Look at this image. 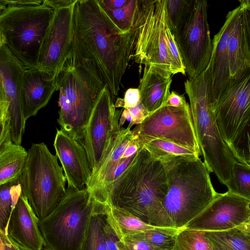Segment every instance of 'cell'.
Here are the masks:
<instances>
[{"label": "cell", "mask_w": 250, "mask_h": 250, "mask_svg": "<svg viewBox=\"0 0 250 250\" xmlns=\"http://www.w3.org/2000/svg\"><path fill=\"white\" fill-rule=\"evenodd\" d=\"M73 10L72 50L92 65L112 95H117L134 53L136 25L122 33L97 0H75Z\"/></svg>", "instance_id": "1"}, {"label": "cell", "mask_w": 250, "mask_h": 250, "mask_svg": "<svg viewBox=\"0 0 250 250\" xmlns=\"http://www.w3.org/2000/svg\"><path fill=\"white\" fill-rule=\"evenodd\" d=\"M167 191L163 164L143 146L110 187L106 204L127 211L151 225L172 228L162 204Z\"/></svg>", "instance_id": "2"}, {"label": "cell", "mask_w": 250, "mask_h": 250, "mask_svg": "<svg viewBox=\"0 0 250 250\" xmlns=\"http://www.w3.org/2000/svg\"><path fill=\"white\" fill-rule=\"evenodd\" d=\"M168 191L162 204L172 227L183 229L220 194L214 189L209 169L199 157L163 158Z\"/></svg>", "instance_id": "3"}, {"label": "cell", "mask_w": 250, "mask_h": 250, "mask_svg": "<svg viewBox=\"0 0 250 250\" xmlns=\"http://www.w3.org/2000/svg\"><path fill=\"white\" fill-rule=\"evenodd\" d=\"M59 91L58 123L61 129L82 144L95 104L105 86L96 70L71 49L56 76Z\"/></svg>", "instance_id": "4"}, {"label": "cell", "mask_w": 250, "mask_h": 250, "mask_svg": "<svg viewBox=\"0 0 250 250\" xmlns=\"http://www.w3.org/2000/svg\"><path fill=\"white\" fill-rule=\"evenodd\" d=\"M190 101L194 128L204 162L219 182L227 186L237 161L220 132L213 109L209 67L184 83Z\"/></svg>", "instance_id": "5"}, {"label": "cell", "mask_w": 250, "mask_h": 250, "mask_svg": "<svg viewBox=\"0 0 250 250\" xmlns=\"http://www.w3.org/2000/svg\"><path fill=\"white\" fill-rule=\"evenodd\" d=\"M55 11L43 3L0 12V45L27 69L37 68L41 45Z\"/></svg>", "instance_id": "6"}, {"label": "cell", "mask_w": 250, "mask_h": 250, "mask_svg": "<svg viewBox=\"0 0 250 250\" xmlns=\"http://www.w3.org/2000/svg\"><path fill=\"white\" fill-rule=\"evenodd\" d=\"M43 143H32L19 183L39 220L48 216L66 192L63 168Z\"/></svg>", "instance_id": "7"}, {"label": "cell", "mask_w": 250, "mask_h": 250, "mask_svg": "<svg viewBox=\"0 0 250 250\" xmlns=\"http://www.w3.org/2000/svg\"><path fill=\"white\" fill-rule=\"evenodd\" d=\"M96 200L87 188L66 192L55 209L39 220L43 250H81Z\"/></svg>", "instance_id": "8"}, {"label": "cell", "mask_w": 250, "mask_h": 250, "mask_svg": "<svg viewBox=\"0 0 250 250\" xmlns=\"http://www.w3.org/2000/svg\"><path fill=\"white\" fill-rule=\"evenodd\" d=\"M135 25L137 34L132 56L135 62L154 65L171 73L166 36V0H141Z\"/></svg>", "instance_id": "9"}, {"label": "cell", "mask_w": 250, "mask_h": 250, "mask_svg": "<svg viewBox=\"0 0 250 250\" xmlns=\"http://www.w3.org/2000/svg\"><path fill=\"white\" fill-rule=\"evenodd\" d=\"M27 69L4 45H0V143L8 139L21 145L25 120L21 94V76Z\"/></svg>", "instance_id": "10"}, {"label": "cell", "mask_w": 250, "mask_h": 250, "mask_svg": "<svg viewBox=\"0 0 250 250\" xmlns=\"http://www.w3.org/2000/svg\"><path fill=\"white\" fill-rule=\"evenodd\" d=\"M131 131L142 146L152 140L162 139L201 155L188 103L178 107L166 104L149 114Z\"/></svg>", "instance_id": "11"}, {"label": "cell", "mask_w": 250, "mask_h": 250, "mask_svg": "<svg viewBox=\"0 0 250 250\" xmlns=\"http://www.w3.org/2000/svg\"><path fill=\"white\" fill-rule=\"evenodd\" d=\"M208 4L205 0H194L186 24L174 37L186 73L191 79L207 67L212 51V41L208 21Z\"/></svg>", "instance_id": "12"}, {"label": "cell", "mask_w": 250, "mask_h": 250, "mask_svg": "<svg viewBox=\"0 0 250 250\" xmlns=\"http://www.w3.org/2000/svg\"><path fill=\"white\" fill-rule=\"evenodd\" d=\"M213 109L222 137L229 146L250 112V66L231 77Z\"/></svg>", "instance_id": "13"}, {"label": "cell", "mask_w": 250, "mask_h": 250, "mask_svg": "<svg viewBox=\"0 0 250 250\" xmlns=\"http://www.w3.org/2000/svg\"><path fill=\"white\" fill-rule=\"evenodd\" d=\"M113 95L106 85L100 93L86 125L82 143L92 172L101 161L112 137L121 127L122 110H117Z\"/></svg>", "instance_id": "14"}, {"label": "cell", "mask_w": 250, "mask_h": 250, "mask_svg": "<svg viewBox=\"0 0 250 250\" xmlns=\"http://www.w3.org/2000/svg\"><path fill=\"white\" fill-rule=\"evenodd\" d=\"M73 4L55 10L41 45L37 68L57 71L68 57L73 39Z\"/></svg>", "instance_id": "15"}, {"label": "cell", "mask_w": 250, "mask_h": 250, "mask_svg": "<svg viewBox=\"0 0 250 250\" xmlns=\"http://www.w3.org/2000/svg\"><path fill=\"white\" fill-rule=\"evenodd\" d=\"M250 217V201L227 191L220 193L185 228L205 231H219L236 228Z\"/></svg>", "instance_id": "16"}, {"label": "cell", "mask_w": 250, "mask_h": 250, "mask_svg": "<svg viewBox=\"0 0 250 250\" xmlns=\"http://www.w3.org/2000/svg\"><path fill=\"white\" fill-rule=\"evenodd\" d=\"M53 146L67 182V187L81 190L86 188L92 174L83 145L62 129H57Z\"/></svg>", "instance_id": "17"}, {"label": "cell", "mask_w": 250, "mask_h": 250, "mask_svg": "<svg viewBox=\"0 0 250 250\" xmlns=\"http://www.w3.org/2000/svg\"><path fill=\"white\" fill-rule=\"evenodd\" d=\"M131 128L120 127L114 134L103 158L94 170L86 186L94 199L106 204L107 191L111 178L118 166L125 150L134 138Z\"/></svg>", "instance_id": "18"}, {"label": "cell", "mask_w": 250, "mask_h": 250, "mask_svg": "<svg viewBox=\"0 0 250 250\" xmlns=\"http://www.w3.org/2000/svg\"><path fill=\"white\" fill-rule=\"evenodd\" d=\"M57 71L27 69L21 81V94L25 120L35 116L48 103L56 90Z\"/></svg>", "instance_id": "19"}, {"label": "cell", "mask_w": 250, "mask_h": 250, "mask_svg": "<svg viewBox=\"0 0 250 250\" xmlns=\"http://www.w3.org/2000/svg\"><path fill=\"white\" fill-rule=\"evenodd\" d=\"M39 220L27 198L21 193L10 215L5 234L23 247L43 250L44 241Z\"/></svg>", "instance_id": "20"}, {"label": "cell", "mask_w": 250, "mask_h": 250, "mask_svg": "<svg viewBox=\"0 0 250 250\" xmlns=\"http://www.w3.org/2000/svg\"><path fill=\"white\" fill-rule=\"evenodd\" d=\"M236 11L235 8L228 12L224 25L212 40V51L208 66L213 103L219 98L230 78L228 45Z\"/></svg>", "instance_id": "21"}, {"label": "cell", "mask_w": 250, "mask_h": 250, "mask_svg": "<svg viewBox=\"0 0 250 250\" xmlns=\"http://www.w3.org/2000/svg\"><path fill=\"white\" fill-rule=\"evenodd\" d=\"M172 73L154 65H145L139 89L140 103L149 114L166 104Z\"/></svg>", "instance_id": "22"}, {"label": "cell", "mask_w": 250, "mask_h": 250, "mask_svg": "<svg viewBox=\"0 0 250 250\" xmlns=\"http://www.w3.org/2000/svg\"><path fill=\"white\" fill-rule=\"evenodd\" d=\"M236 8L228 45L230 78L250 66V54L246 37L242 10L240 5Z\"/></svg>", "instance_id": "23"}, {"label": "cell", "mask_w": 250, "mask_h": 250, "mask_svg": "<svg viewBox=\"0 0 250 250\" xmlns=\"http://www.w3.org/2000/svg\"><path fill=\"white\" fill-rule=\"evenodd\" d=\"M28 157V151L10 139L0 143V185L19 180Z\"/></svg>", "instance_id": "24"}, {"label": "cell", "mask_w": 250, "mask_h": 250, "mask_svg": "<svg viewBox=\"0 0 250 250\" xmlns=\"http://www.w3.org/2000/svg\"><path fill=\"white\" fill-rule=\"evenodd\" d=\"M105 204L107 219L120 240L144 231L163 228L148 224L127 211Z\"/></svg>", "instance_id": "25"}, {"label": "cell", "mask_w": 250, "mask_h": 250, "mask_svg": "<svg viewBox=\"0 0 250 250\" xmlns=\"http://www.w3.org/2000/svg\"><path fill=\"white\" fill-rule=\"evenodd\" d=\"M105 212L106 204L96 201L81 250H108L103 235Z\"/></svg>", "instance_id": "26"}, {"label": "cell", "mask_w": 250, "mask_h": 250, "mask_svg": "<svg viewBox=\"0 0 250 250\" xmlns=\"http://www.w3.org/2000/svg\"><path fill=\"white\" fill-rule=\"evenodd\" d=\"M141 5V0H128L121 8L102 9L117 28L122 33H125L134 29Z\"/></svg>", "instance_id": "27"}, {"label": "cell", "mask_w": 250, "mask_h": 250, "mask_svg": "<svg viewBox=\"0 0 250 250\" xmlns=\"http://www.w3.org/2000/svg\"><path fill=\"white\" fill-rule=\"evenodd\" d=\"M143 146L154 158L159 160L178 156L199 157L200 156L192 150L162 139L152 140L144 143Z\"/></svg>", "instance_id": "28"}, {"label": "cell", "mask_w": 250, "mask_h": 250, "mask_svg": "<svg viewBox=\"0 0 250 250\" xmlns=\"http://www.w3.org/2000/svg\"><path fill=\"white\" fill-rule=\"evenodd\" d=\"M19 181L0 185V230L4 233L11 213L21 193Z\"/></svg>", "instance_id": "29"}, {"label": "cell", "mask_w": 250, "mask_h": 250, "mask_svg": "<svg viewBox=\"0 0 250 250\" xmlns=\"http://www.w3.org/2000/svg\"><path fill=\"white\" fill-rule=\"evenodd\" d=\"M166 2L167 25L174 37L186 24L194 0H166Z\"/></svg>", "instance_id": "30"}, {"label": "cell", "mask_w": 250, "mask_h": 250, "mask_svg": "<svg viewBox=\"0 0 250 250\" xmlns=\"http://www.w3.org/2000/svg\"><path fill=\"white\" fill-rule=\"evenodd\" d=\"M210 240L219 243L232 250H250V233L235 228L219 231H205Z\"/></svg>", "instance_id": "31"}, {"label": "cell", "mask_w": 250, "mask_h": 250, "mask_svg": "<svg viewBox=\"0 0 250 250\" xmlns=\"http://www.w3.org/2000/svg\"><path fill=\"white\" fill-rule=\"evenodd\" d=\"M173 250H213L212 244L200 230L181 229L176 236Z\"/></svg>", "instance_id": "32"}, {"label": "cell", "mask_w": 250, "mask_h": 250, "mask_svg": "<svg viewBox=\"0 0 250 250\" xmlns=\"http://www.w3.org/2000/svg\"><path fill=\"white\" fill-rule=\"evenodd\" d=\"M228 146L236 161L244 164L250 161V112Z\"/></svg>", "instance_id": "33"}, {"label": "cell", "mask_w": 250, "mask_h": 250, "mask_svg": "<svg viewBox=\"0 0 250 250\" xmlns=\"http://www.w3.org/2000/svg\"><path fill=\"white\" fill-rule=\"evenodd\" d=\"M180 229L161 228L144 231L127 237L144 240L164 250H173L176 236Z\"/></svg>", "instance_id": "34"}, {"label": "cell", "mask_w": 250, "mask_h": 250, "mask_svg": "<svg viewBox=\"0 0 250 250\" xmlns=\"http://www.w3.org/2000/svg\"><path fill=\"white\" fill-rule=\"evenodd\" d=\"M227 187L228 191L250 201V166L237 161Z\"/></svg>", "instance_id": "35"}, {"label": "cell", "mask_w": 250, "mask_h": 250, "mask_svg": "<svg viewBox=\"0 0 250 250\" xmlns=\"http://www.w3.org/2000/svg\"><path fill=\"white\" fill-rule=\"evenodd\" d=\"M149 113L145 107L139 103L135 106L124 108L119 120V126L121 127L125 121H129L128 127L140 124L149 115Z\"/></svg>", "instance_id": "36"}, {"label": "cell", "mask_w": 250, "mask_h": 250, "mask_svg": "<svg viewBox=\"0 0 250 250\" xmlns=\"http://www.w3.org/2000/svg\"><path fill=\"white\" fill-rule=\"evenodd\" d=\"M118 250H164L144 240L125 237L117 243Z\"/></svg>", "instance_id": "37"}, {"label": "cell", "mask_w": 250, "mask_h": 250, "mask_svg": "<svg viewBox=\"0 0 250 250\" xmlns=\"http://www.w3.org/2000/svg\"><path fill=\"white\" fill-rule=\"evenodd\" d=\"M140 103V93L139 88H130L125 93L124 99L118 98L115 105L116 107L128 108L135 106Z\"/></svg>", "instance_id": "38"}, {"label": "cell", "mask_w": 250, "mask_h": 250, "mask_svg": "<svg viewBox=\"0 0 250 250\" xmlns=\"http://www.w3.org/2000/svg\"><path fill=\"white\" fill-rule=\"evenodd\" d=\"M103 235L107 250H118L117 244L120 239L107 219L106 211L104 219Z\"/></svg>", "instance_id": "39"}, {"label": "cell", "mask_w": 250, "mask_h": 250, "mask_svg": "<svg viewBox=\"0 0 250 250\" xmlns=\"http://www.w3.org/2000/svg\"><path fill=\"white\" fill-rule=\"evenodd\" d=\"M43 3V0H0V12L7 8L36 6Z\"/></svg>", "instance_id": "40"}, {"label": "cell", "mask_w": 250, "mask_h": 250, "mask_svg": "<svg viewBox=\"0 0 250 250\" xmlns=\"http://www.w3.org/2000/svg\"><path fill=\"white\" fill-rule=\"evenodd\" d=\"M244 23L245 31L250 54V0H239Z\"/></svg>", "instance_id": "41"}, {"label": "cell", "mask_w": 250, "mask_h": 250, "mask_svg": "<svg viewBox=\"0 0 250 250\" xmlns=\"http://www.w3.org/2000/svg\"><path fill=\"white\" fill-rule=\"evenodd\" d=\"M0 250H32L23 247L0 230Z\"/></svg>", "instance_id": "42"}, {"label": "cell", "mask_w": 250, "mask_h": 250, "mask_svg": "<svg viewBox=\"0 0 250 250\" xmlns=\"http://www.w3.org/2000/svg\"><path fill=\"white\" fill-rule=\"evenodd\" d=\"M184 95H181L172 91L170 92L167 99L166 105L178 107L187 104Z\"/></svg>", "instance_id": "43"}, {"label": "cell", "mask_w": 250, "mask_h": 250, "mask_svg": "<svg viewBox=\"0 0 250 250\" xmlns=\"http://www.w3.org/2000/svg\"><path fill=\"white\" fill-rule=\"evenodd\" d=\"M75 0H43V3L55 10L72 5Z\"/></svg>", "instance_id": "44"}, {"label": "cell", "mask_w": 250, "mask_h": 250, "mask_svg": "<svg viewBox=\"0 0 250 250\" xmlns=\"http://www.w3.org/2000/svg\"><path fill=\"white\" fill-rule=\"evenodd\" d=\"M210 241L212 244L213 250H232L230 248L227 246H224L219 243L212 241Z\"/></svg>", "instance_id": "45"}, {"label": "cell", "mask_w": 250, "mask_h": 250, "mask_svg": "<svg viewBox=\"0 0 250 250\" xmlns=\"http://www.w3.org/2000/svg\"><path fill=\"white\" fill-rule=\"evenodd\" d=\"M236 228L245 232L250 233V217L243 224L240 225Z\"/></svg>", "instance_id": "46"}, {"label": "cell", "mask_w": 250, "mask_h": 250, "mask_svg": "<svg viewBox=\"0 0 250 250\" xmlns=\"http://www.w3.org/2000/svg\"><path fill=\"white\" fill-rule=\"evenodd\" d=\"M246 164L249 165V166H250V161L247 162Z\"/></svg>", "instance_id": "47"}]
</instances>
